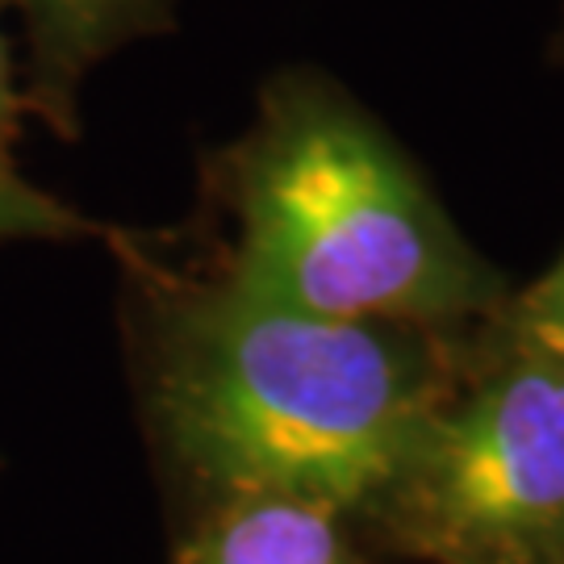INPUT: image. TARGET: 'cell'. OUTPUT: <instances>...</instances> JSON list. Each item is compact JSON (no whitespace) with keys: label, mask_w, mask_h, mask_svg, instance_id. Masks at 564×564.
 I'll return each mask as SVG.
<instances>
[{"label":"cell","mask_w":564,"mask_h":564,"mask_svg":"<svg viewBox=\"0 0 564 564\" xmlns=\"http://www.w3.org/2000/svg\"><path fill=\"white\" fill-rule=\"evenodd\" d=\"M393 489L405 531L452 564H531L564 540V360L540 351L426 419Z\"/></svg>","instance_id":"3957f363"},{"label":"cell","mask_w":564,"mask_h":564,"mask_svg":"<svg viewBox=\"0 0 564 564\" xmlns=\"http://www.w3.org/2000/svg\"><path fill=\"white\" fill-rule=\"evenodd\" d=\"M21 113H25V97L18 93L13 51H9L4 25H0V242L93 235L97 226L88 218H80L72 205L51 197L34 181H25V172L18 167V155H13Z\"/></svg>","instance_id":"8992f818"},{"label":"cell","mask_w":564,"mask_h":564,"mask_svg":"<svg viewBox=\"0 0 564 564\" xmlns=\"http://www.w3.org/2000/svg\"><path fill=\"white\" fill-rule=\"evenodd\" d=\"M184 564H351L335 510L293 498H235Z\"/></svg>","instance_id":"277c9868"},{"label":"cell","mask_w":564,"mask_h":564,"mask_svg":"<svg viewBox=\"0 0 564 564\" xmlns=\"http://www.w3.org/2000/svg\"><path fill=\"white\" fill-rule=\"evenodd\" d=\"M155 0H0V13H18L34 51L39 93L46 105L109 42L147 21Z\"/></svg>","instance_id":"5b68a950"},{"label":"cell","mask_w":564,"mask_h":564,"mask_svg":"<svg viewBox=\"0 0 564 564\" xmlns=\"http://www.w3.org/2000/svg\"><path fill=\"white\" fill-rule=\"evenodd\" d=\"M527 330L540 351L564 360V260L531 297H527Z\"/></svg>","instance_id":"52a82bcc"},{"label":"cell","mask_w":564,"mask_h":564,"mask_svg":"<svg viewBox=\"0 0 564 564\" xmlns=\"http://www.w3.org/2000/svg\"><path fill=\"white\" fill-rule=\"evenodd\" d=\"M155 419L223 502L347 510L402 477L426 426L423 377L372 323H330L218 284L167 314Z\"/></svg>","instance_id":"6da1fadb"},{"label":"cell","mask_w":564,"mask_h":564,"mask_svg":"<svg viewBox=\"0 0 564 564\" xmlns=\"http://www.w3.org/2000/svg\"><path fill=\"white\" fill-rule=\"evenodd\" d=\"M226 284L330 323L456 314L477 272L402 163L330 109H289L235 181Z\"/></svg>","instance_id":"7a4b0ae2"}]
</instances>
